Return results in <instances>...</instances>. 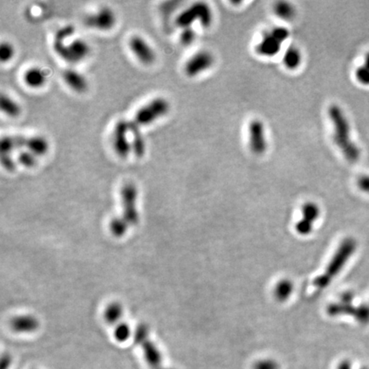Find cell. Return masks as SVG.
<instances>
[{
  "label": "cell",
  "instance_id": "obj_1",
  "mask_svg": "<svg viewBox=\"0 0 369 369\" xmlns=\"http://www.w3.org/2000/svg\"><path fill=\"white\" fill-rule=\"evenodd\" d=\"M334 133L333 140L348 161L355 162L360 158V150L350 138V126L343 110L337 104L331 105L328 110Z\"/></svg>",
  "mask_w": 369,
  "mask_h": 369
},
{
  "label": "cell",
  "instance_id": "obj_2",
  "mask_svg": "<svg viewBox=\"0 0 369 369\" xmlns=\"http://www.w3.org/2000/svg\"><path fill=\"white\" fill-rule=\"evenodd\" d=\"M169 110L168 102L162 98H154L136 112L133 121H129V129H139L166 115Z\"/></svg>",
  "mask_w": 369,
  "mask_h": 369
},
{
  "label": "cell",
  "instance_id": "obj_3",
  "mask_svg": "<svg viewBox=\"0 0 369 369\" xmlns=\"http://www.w3.org/2000/svg\"><path fill=\"white\" fill-rule=\"evenodd\" d=\"M53 48L59 57L70 64H76L87 58L90 52V47L86 41L76 39L69 45L64 41L54 39Z\"/></svg>",
  "mask_w": 369,
  "mask_h": 369
},
{
  "label": "cell",
  "instance_id": "obj_4",
  "mask_svg": "<svg viewBox=\"0 0 369 369\" xmlns=\"http://www.w3.org/2000/svg\"><path fill=\"white\" fill-rule=\"evenodd\" d=\"M134 341L140 345L144 352V356L147 363L153 369L161 367V355L158 348L149 338V331L147 326L144 324L138 325L134 332Z\"/></svg>",
  "mask_w": 369,
  "mask_h": 369
},
{
  "label": "cell",
  "instance_id": "obj_5",
  "mask_svg": "<svg viewBox=\"0 0 369 369\" xmlns=\"http://www.w3.org/2000/svg\"><path fill=\"white\" fill-rule=\"evenodd\" d=\"M122 215L121 218L127 223L128 227H133L139 222V215L137 209L138 190L134 184L127 183L122 187L121 191Z\"/></svg>",
  "mask_w": 369,
  "mask_h": 369
},
{
  "label": "cell",
  "instance_id": "obj_6",
  "mask_svg": "<svg viewBox=\"0 0 369 369\" xmlns=\"http://www.w3.org/2000/svg\"><path fill=\"white\" fill-rule=\"evenodd\" d=\"M195 20L200 21L203 26L209 27L212 23V12L205 3H196L182 12L176 19V23L183 29L189 28Z\"/></svg>",
  "mask_w": 369,
  "mask_h": 369
},
{
  "label": "cell",
  "instance_id": "obj_7",
  "mask_svg": "<svg viewBox=\"0 0 369 369\" xmlns=\"http://www.w3.org/2000/svg\"><path fill=\"white\" fill-rule=\"evenodd\" d=\"M129 131V122L126 120H120L115 124L113 133V145L116 154L121 158H126L131 151V144L127 138Z\"/></svg>",
  "mask_w": 369,
  "mask_h": 369
},
{
  "label": "cell",
  "instance_id": "obj_8",
  "mask_svg": "<svg viewBox=\"0 0 369 369\" xmlns=\"http://www.w3.org/2000/svg\"><path fill=\"white\" fill-rule=\"evenodd\" d=\"M115 15L112 10L104 7L98 12L88 15L85 18L86 25L99 30H110L115 24Z\"/></svg>",
  "mask_w": 369,
  "mask_h": 369
},
{
  "label": "cell",
  "instance_id": "obj_9",
  "mask_svg": "<svg viewBox=\"0 0 369 369\" xmlns=\"http://www.w3.org/2000/svg\"><path fill=\"white\" fill-rule=\"evenodd\" d=\"M214 63L215 58L211 52H199L188 61L184 66V71L187 75L194 77L210 69Z\"/></svg>",
  "mask_w": 369,
  "mask_h": 369
},
{
  "label": "cell",
  "instance_id": "obj_10",
  "mask_svg": "<svg viewBox=\"0 0 369 369\" xmlns=\"http://www.w3.org/2000/svg\"><path fill=\"white\" fill-rule=\"evenodd\" d=\"M249 136H250V147L254 154L262 155L265 152L267 149L264 126L259 120H254L251 121L249 127Z\"/></svg>",
  "mask_w": 369,
  "mask_h": 369
},
{
  "label": "cell",
  "instance_id": "obj_11",
  "mask_svg": "<svg viewBox=\"0 0 369 369\" xmlns=\"http://www.w3.org/2000/svg\"><path fill=\"white\" fill-rule=\"evenodd\" d=\"M130 49L134 53L136 58L141 62L142 64H152L155 60V52L144 39L139 36H133L129 41Z\"/></svg>",
  "mask_w": 369,
  "mask_h": 369
},
{
  "label": "cell",
  "instance_id": "obj_12",
  "mask_svg": "<svg viewBox=\"0 0 369 369\" xmlns=\"http://www.w3.org/2000/svg\"><path fill=\"white\" fill-rule=\"evenodd\" d=\"M11 328L16 332L29 333L34 332L39 328V320L33 315H18L10 320Z\"/></svg>",
  "mask_w": 369,
  "mask_h": 369
},
{
  "label": "cell",
  "instance_id": "obj_13",
  "mask_svg": "<svg viewBox=\"0 0 369 369\" xmlns=\"http://www.w3.org/2000/svg\"><path fill=\"white\" fill-rule=\"evenodd\" d=\"M281 42L276 40L270 32L263 35V40L257 45V52L260 55L274 57L279 53L281 48Z\"/></svg>",
  "mask_w": 369,
  "mask_h": 369
},
{
  "label": "cell",
  "instance_id": "obj_14",
  "mask_svg": "<svg viewBox=\"0 0 369 369\" xmlns=\"http://www.w3.org/2000/svg\"><path fill=\"white\" fill-rule=\"evenodd\" d=\"M64 81L75 92H83L87 89V81L83 75L74 69H68L63 74Z\"/></svg>",
  "mask_w": 369,
  "mask_h": 369
},
{
  "label": "cell",
  "instance_id": "obj_15",
  "mask_svg": "<svg viewBox=\"0 0 369 369\" xmlns=\"http://www.w3.org/2000/svg\"><path fill=\"white\" fill-rule=\"evenodd\" d=\"M24 147L27 148L29 151L32 152L35 156H42L47 152L49 145L46 138L41 136H34L25 138Z\"/></svg>",
  "mask_w": 369,
  "mask_h": 369
},
{
  "label": "cell",
  "instance_id": "obj_16",
  "mask_svg": "<svg viewBox=\"0 0 369 369\" xmlns=\"http://www.w3.org/2000/svg\"><path fill=\"white\" fill-rule=\"evenodd\" d=\"M25 83L30 87L38 88L43 86L46 82V75L40 68H30L28 69L23 76Z\"/></svg>",
  "mask_w": 369,
  "mask_h": 369
},
{
  "label": "cell",
  "instance_id": "obj_17",
  "mask_svg": "<svg viewBox=\"0 0 369 369\" xmlns=\"http://www.w3.org/2000/svg\"><path fill=\"white\" fill-rule=\"evenodd\" d=\"M123 309L119 303H112L107 306L104 310V319L107 323L115 326L120 322L123 315Z\"/></svg>",
  "mask_w": 369,
  "mask_h": 369
},
{
  "label": "cell",
  "instance_id": "obj_18",
  "mask_svg": "<svg viewBox=\"0 0 369 369\" xmlns=\"http://www.w3.org/2000/svg\"><path fill=\"white\" fill-rule=\"evenodd\" d=\"M283 61L284 64L289 69H297L302 62V54L297 48L294 46H291L285 52Z\"/></svg>",
  "mask_w": 369,
  "mask_h": 369
},
{
  "label": "cell",
  "instance_id": "obj_19",
  "mask_svg": "<svg viewBox=\"0 0 369 369\" xmlns=\"http://www.w3.org/2000/svg\"><path fill=\"white\" fill-rule=\"evenodd\" d=\"M0 107L2 111L6 113V115H10L11 117H16L20 114V107L8 96L4 94L1 95Z\"/></svg>",
  "mask_w": 369,
  "mask_h": 369
},
{
  "label": "cell",
  "instance_id": "obj_20",
  "mask_svg": "<svg viewBox=\"0 0 369 369\" xmlns=\"http://www.w3.org/2000/svg\"><path fill=\"white\" fill-rule=\"evenodd\" d=\"M274 12L279 18H282L284 20H291L294 18L296 14L294 6L285 1L278 2L274 6Z\"/></svg>",
  "mask_w": 369,
  "mask_h": 369
},
{
  "label": "cell",
  "instance_id": "obj_21",
  "mask_svg": "<svg viewBox=\"0 0 369 369\" xmlns=\"http://www.w3.org/2000/svg\"><path fill=\"white\" fill-rule=\"evenodd\" d=\"M130 133L133 135V152L138 157H142L145 153V144H144V138L142 136L141 132L139 129L129 130Z\"/></svg>",
  "mask_w": 369,
  "mask_h": 369
},
{
  "label": "cell",
  "instance_id": "obj_22",
  "mask_svg": "<svg viewBox=\"0 0 369 369\" xmlns=\"http://www.w3.org/2000/svg\"><path fill=\"white\" fill-rule=\"evenodd\" d=\"M293 291V285L290 280H282L277 285L275 289V295L278 299L285 301L291 296Z\"/></svg>",
  "mask_w": 369,
  "mask_h": 369
},
{
  "label": "cell",
  "instance_id": "obj_23",
  "mask_svg": "<svg viewBox=\"0 0 369 369\" xmlns=\"http://www.w3.org/2000/svg\"><path fill=\"white\" fill-rule=\"evenodd\" d=\"M127 223L121 219V217H115L110 222V229L111 234L116 238H121L124 236L128 229Z\"/></svg>",
  "mask_w": 369,
  "mask_h": 369
},
{
  "label": "cell",
  "instance_id": "obj_24",
  "mask_svg": "<svg viewBox=\"0 0 369 369\" xmlns=\"http://www.w3.org/2000/svg\"><path fill=\"white\" fill-rule=\"evenodd\" d=\"M114 336H115V339L122 343L127 341L131 336V331H130L129 326L127 325V323L123 322V321H120L117 323L116 325L114 326Z\"/></svg>",
  "mask_w": 369,
  "mask_h": 369
},
{
  "label": "cell",
  "instance_id": "obj_25",
  "mask_svg": "<svg viewBox=\"0 0 369 369\" xmlns=\"http://www.w3.org/2000/svg\"><path fill=\"white\" fill-rule=\"evenodd\" d=\"M303 219L308 222H314L319 216V208L313 203H307L303 208Z\"/></svg>",
  "mask_w": 369,
  "mask_h": 369
},
{
  "label": "cell",
  "instance_id": "obj_26",
  "mask_svg": "<svg viewBox=\"0 0 369 369\" xmlns=\"http://www.w3.org/2000/svg\"><path fill=\"white\" fill-rule=\"evenodd\" d=\"M18 161L24 167H33L36 164V157L29 150H23L18 154Z\"/></svg>",
  "mask_w": 369,
  "mask_h": 369
},
{
  "label": "cell",
  "instance_id": "obj_27",
  "mask_svg": "<svg viewBox=\"0 0 369 369\" xmlns=\"http://www.w3.org/2000/svg\"><path fill=\"white\" fill-rule=\"evenodd\" d=\"M14 56V48L8 42H3L0 46V60L3 63L8 62Z\"/></svg>",
  "mask_w": 369,
  "mask_h": 369
},
{
  "label": "cell",
  "instance_id": "obj_28",
  "mask_svg": "<svg viewBox=\"0 0 369 369\" xmlns=\"http://www.w3.org/2000/svg\"><path fill=\"white\" fill-rule=\"evenodd\" d=\"M355 78L359 83L363 86H369V69L365 65L358 67L355 70Z\"/></svg>",
  "mask_w": 369,
  "mask_h": 369
},
{
  "label": "cell",
  "instance_id": "obj_29",
  "mask_svg": "<svg viewBox=\"0 0 369 369\" xmlns=\"http://www.w3.org/2000/svg\"><path fill=\"white\" fill-rule=\"evenodd\" d=\"M195 38H196V34L194 32V29L189 27V28H186L182 31L181 35H180V41L184 46H189L194 42Z\"/></svg>",
  "mask_w": 369,
  "mask_h": 369
},
{
  "label": "cell",
  "instance_id": "obj_30",
  "mask_svg": "<svg viewBox=\"0 0 369 369\" xmlns=\"http://www.w3.org/2000/svg\"><path fill=\"white\" fill-rule=\"evenodd\" d=\"M273 36H274L276 40L283 43L284 41H286L288 39L290 36V33H289L288 29H286V28H283V27H276L274 29H272L270 31Z\"/></svg>",
  "mask_w": 369,
  "mask_h": 369
},
{
  "label": "cell",
  "instance_id": "obj_31",
  "mask_svg": "<svg viewBox=\"0 0 369 369\" xmlns=\"http://www.w3.org/2000/svg\"><path fill=\"white\" fill-rule=\"evenodd\" d=\"M75 32L74 27L71 25H67V26L59 29L58 32L56 33V40H60V41H65L66 39L71 36Z\"/></svg>",
  "mask_w": 369,
  "mask_h": 369
},
{
  "label": "cell",
  "instance_id": "obj_32",
  "mask_svg": "<svg viewBox=\"0 0 369 369\" xmlns=\"http://www.w3.org/2000/svg\"><path fill=\"white\" fill-rule=\"evenodd\" d=\"M255 369H278V364L273 360H259L256 365Z\"/></svg>",
  "mask_w": 369,
  "mask_h": 369
},
{
  "label": "cell",
  "instance_id": "obj_33",
  "mask_svg": "<svg viewBox=\"0 0 369 369\" xmlns=\"http://www.w3.org/2000/svg\"><path fill=\"white\" fill-rule=\"evenodd\" d=\"M1 163L7 170L13 171L16 168L14 160L11 157L10 155L1 154Z\"/></svg>",
  "mask_w": 369,
  "mask_h": 369
},
{
  "label": "cell",
  "instance_id": "obj_34",
  "mask_svg": "<svg viewBox=\"0 0 369 369\" xmlns=\"http://www.w3.org/2000/svg\"><path fill=\"white\" fill-rule=\"evenodd\" d=\"M357 184L360 190L369 194V174L360 176L358 179Z\"/></svg>",
  "mask_w": 369,
  "mask_h": 369
},
{
  "label": "cell",
  "instance_id": "obj_35",
  "mask_svg": "<svg viewBox=\"0 0 369 369\" xmlns=\"http://www.w3.org/2000/svg\"><path fill=\"white\" fill-rule=\"evenodd\" d=\"M11 362H12L11 356H10L9 355L4 354V355H2V357H1V365H0V369H8L10 365H11Z\"/></svg>",
  "mask_w": 369,
  "mask_h": 369
},
{
  "label": "cell",
  "instance_id": "obj_36",
  "mask_svg": "<svg viewBox=\"0 0 369 369\" xmlns=\"http://www.w3.org/2000/svg\"><path fill=\"white\" fill-rule=\"evenodd\" d=\"M364 63H365V66L366 67V68H368L369 69V52H367L366 53V57H365V59H364Z\"/></svg>",
  "mask_w": 369,
  "mask_h": 369
},
{
  "label": "cell",
  "instance_id": "obj_37",
  "mask_svg": "<svg viewBox=\"0 0 369 369\" xmlns=\"http://www.w3.org/2000/svg\"><path fill=\"white\" fill-rule=\"evenodd\" d=\"M158 369H163V368H161V367H160V368H158ZM164 369H167V368H164Z\"/></svg>",
  "mask_w": 369,
  "mask_h": 369
}]
</instances>
